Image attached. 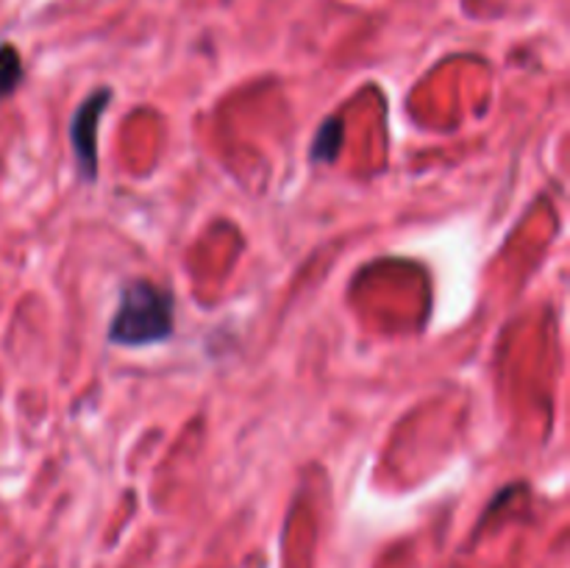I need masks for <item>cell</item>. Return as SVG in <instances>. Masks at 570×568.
<instances>
[{
	"instance_id": "3",
	"label": "cell",
	"mask_w": 570,
	"mask_h": 568,
	"mask_svg": "<svg viewBox=\"0 0 570 568\" xmlns=\"http://www.w3.org/2000/svg\"><path fill=\"white\" fill-rule=\"evenodd\" d=\"M340 145H343V123L337 117L323 123L315 134V143H312V159L315 161H334L340 154Z\"/></svg>"
},
{
	"instance_id": "1",
	"label": "cell",
	"mask_w": 570,
	"mask_h": 568,
	"mask_svg": "<svg viewBox=\"0 0 570 568\" xmlns=\"http://www.w3.org/2000/svg\"><path fill=\"white\" fill-rule=\"evenodd\" d=\"M173 323H176V306L170 290L137 278L120 290V301L109 323V343L126 349L156 345L170 337Z\"/></svg>"
},
{
	"instance_id": "2",
	"label": "cell",
	"mask_w": 570,
	"mask_h": 568,
	"mask_svg": "<svg viewBox=\"0 0 570 568\" xmlns=\"http://www.w3.org/2000/svg\"><path fill=\"white\" fill-rule=\"evenodd\" d=\"M111 100V89H95L92 95L78 104L70 120V143L76 154L78 170L87 182H95L98 176V120Z\"/></svg>"
},
{
	"instance_id": "4",
	"label": "cell",
	"mask_w": 570,
	"mask_h": 568,
	"mask_svg": "<svg viewBox=\"0 0 570 568\" xmlns=\"http://www.w3.org/2000/svg\"><path fill=\"white\" fill-rule=\"evenodd\" d=\"M22 78V61L17 48L11 45H0V98L11 95Z\"/></svg>"
}]
</instances>
